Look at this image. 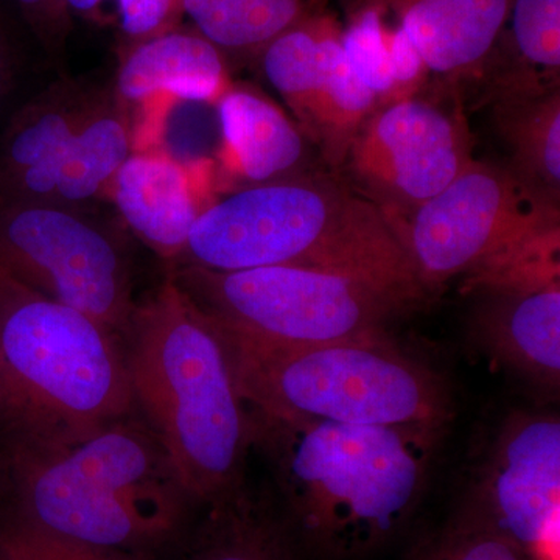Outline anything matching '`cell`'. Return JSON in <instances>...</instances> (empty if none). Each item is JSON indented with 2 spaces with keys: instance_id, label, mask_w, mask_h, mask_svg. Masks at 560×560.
Returning <instances> with one entry per match:
<instances>
[{
  "instance_id": "cell-19",
  "label": "cell",
  "mask_w": 560,
  "mask_h": 560,
  "mask_svg": "<svg viewBox=\"0 0 560 560\" xmlns=\"http://www.w3.org/2000/svg\"><path fill=\"white\" fill-rule=\"evenodd\" d=\"M103 90L62 77L27 103L0 139V187L60 149L88 119Z\"/></svg>"
},
{
  "instance_id": "cell-10",
  "label": "cell",
  "mask_w": 560,
  "mask_h": 560,
  "mask_svg": "<svg viewBox=\"0 0 560 560\" xmlns=\"http://www.w3.org/2000/svg\"><path fill=\"white\" fill-rule=\"evenodd\" d=\"M459 88L386 103L371 114L350 142L340 171L396 226L441 194L475 161ZM396 230V228H394Z\"/></svg>"
},
{
  "instance_id": "cell-32",
  "label": "cell",
  "mask_w": 560,
  "mask_h": 560,
  "mask_svg": "<svg viewBox=\"0 0 560 560\" xmlns=\"http://www.w3.org/2000/svg\"><path fill=\"white\" fill-rule=\"evenodd\" d=\"M0 560H2V558H0Z\"/></svg>"
},
{
  "instance_id": "cell-8",
  "label": "cell",
  "mask_w": 560,
  "mask_h": 560,
  "mask_svg": "<svg viewBox=\"0 0 560 560\" xmlns=\"http://www.w3.org/2000/svg\"><path fill=\"white\" fill-rule=\"evenodd\" d=\"M394 228L427 296L459 276L470 287L560 246L558 202L506 165L477 160Z\"/></svg>"
},
{
  "instance_id": "cell-20",
  "label": "cell",
  "mask_w": 560,
  "mask_h": 560,
  "mask_svg": "<svg viewBox=\"0 0 560 560\" xmlns=\"http://www.w3.org/2000/svg\"><path fill=\"white\" fill-rule=\"evenodd\" d=\"M341 49L337 25L329 18L312 14L261 50V69L268 83L304 135L319 86Z\"/></svg>"
},
{
  "instance_id": "cell-13",
  "label": "cell",
  "mask_w": 560,
  "mask_h": 560,
  "mask_svg": "<svg viewBox=\"0 0 560 560\" xmlns=\"http://www.w3.org/2000/svg\"><path fill=\"white\" fill-rule=\"evenodd\" d=\"M135 150L132 117L113 88L105 86L97 105L79 130L46 161L0 187V202H46L90 210L106 200L114 175Z\"/></svg>"
},
{
  "instance_id": "cell-27",
  "label": "cell",
  "mask_w": 560,
  "mask_h": 560,
  "mask_svg": "<svg viewBox=\"0 0 560 560\" xmlns=\"http://www.w3.org/2000/svg\"><path fill=\"white\" fill-rule=\"evenodd\" d=\"M51 54H58L68 31L69 10L62 0H14Z\"/></svg>"
},
{
  "instance_id": "cell-11",
  "label": "cell",
  "mask_w": 560,
  "mask_h": 560,
  "mask_svg": "<svg viewBox=\"0 0 560 560\" xmlns=\"http://www.w3.org/2000/svg\"><path fill=\"white\" fill-rule=\"evenodd\" d=\"M560 420L517 412L492 441L458 517L534 560H559Z\"/></svg>"
},
{
  "instance_id": "cell-24",
  "label": "cell",
  "mask_w": 560,
  "mask_h": 560,
  "mask_svg": "<svg viewBox=\"0 0 560 560\" xmlns=\"http://www.w3.org/2000/svg\"><path fill=\"white\" fill-rule=\"evenodd\" d=\"M382 14L381 7L370 2L341 32L342 50L350 68L374 92L378 108L394 101L390 31L383 22Z\"/></svg>"
},
{
  "instance_id": "cell-21",
  "label": "cell",
  "mask_w": 560,
  "mask_h": 560,
  "mask_svg": "<svg viewBox=\"0 0 560 560\" xmlns=\"http://www.w3.org/2000/svg\"><path fill=\"white\" fill-rule=\"evenodd\" d=\"M205 506V521L184 560H291L289 528L245 486Z\"/></svg>"
},
{
  "instance_id": "cell-22",
  "label": "cell",
  "mask_w": 560,
  "mask_h": 560,
  "mask_svg": "<svg viewBox=\"0 0 560 560\" xmlns=\"http://www.w3.org/2000/svg\"><path fill=\"white\" fill-rule=\"evenodd\" d=\"M183 11L221 51L257 55L313 14L311 0H183Z\"/></svg>"
},
{
  "instance_id": "cell-5",
  "label": "cell",
  "mask_w": 560,
  "mask_h": 560,
  "mask_svg": "<svg viewBox=\"0 0 560 560\" xmlns=\"http://www.w3.org/2000/svg\"><path fill=\"white\" fill-rule=\"evenodd\" d=\"M5 445L57 448L136 415L124 341L0 270Z\"/></svg>"
},
{
  "instance_id": "cell-23",
  "label": "cell",
  "mask_w": 560,
  "mask_h": 560,
  "mask_svg": "<svg viewBox=\"0 0 560 560\" xmlns=\"http://www.w3.org/2000/svg\"><path fill=\"white\" fill-rule=\"evenodd\" d=\"M512 46L517 60L489 75V97L560 88V0H512Z\"/></svg>"
},
{
  "instance_id": "cell-15",
  "label": "cell",
  "mask_w": 560,
  "mask_h": 560,
  "mask_svg": "<svg viewBox=\"0 0 560 560\" xmlns=\"http://www.w3.org/2000/svg\"><path fill=\"white\" fill-rule=\"evenodd\" d=\"M220 171L246 186L311 173L312 142L285 110L248 84H231L215 103Z\"/></svg>"
},
{
  "instance_id": "cell-26",
  "label": "cell",
  "mask_w": 560,
  "mask_h": 560,
  "mask_svg": "<svg viewBox=\"0 0 560 560\" xmlns=\"http://www.w3.org/2000/svg\"><path fill=\"white\" fill-rule=\"evenodd\" d=\"M410 560H534L499 534L456 517L420 545Z\"/></svg>"
},
{
  "instance_id": "cell-6",
  "label": "cell",
  "mask_w": 560,
  "mask_h": 560,
  "mask_svg": "<svg viewBox=\"0 0 560 560\" xmlns=\"http://www.w3.org/2000/svg\"><path fill=\"white\" fill-rule=\"evenodd\" d=\"M223 338L249 411L433 430L452 419L451 394L441 375L404 352L389 334L312 346Z\"/></svg>"
},
{
  "instance_id": "cell-31",
  "label": "cell",
  "mask_w": 560,
  "mask_h": 560,
  "mask_svg": "<svg viewBox=\"0 0 560 560\" xmlns=\"http://www.w3.org/2000/svg\"><path fill=\"white\" fill-rule=\"evenodd\" d=\"M3 485V463H2V455H0V486Z\"/></svg>"
},
{
  "instance_id": "cell-29",
  "label": "cell",
  "mask_w": 560,
  "mask_h": 560,
  "mask_svg": "<svg viewBox=\"0 0 560 560\" xmlns=\"http://www.w3.org/2000/svg\"><path fill=\"white\" fill-rule=\"evenodd\" d=\"M62 2H65L66 9L69 11L88 14L97 11L98 7L106 2V0H62Z\"/></svg>"
},
{
  "instance_id": "cell-4",
  "label": "cell",
  "mask_w": 560,
  "mask_h": 560,
  "mask_svg": "<svg viewBox=\"0 0 560 560\" xmlns=\"http://www.w3.org/2000/svg\"><path fill=\"white\" fill-rule=\"evenodd\" d=\"M0 455L16 517L103 550L135 555L164 544L195 504L164 445L136 415L61 447L5 445Z\"/></svg>"
},
{
  "instance_id": "cell-1",
  "label": "cell",
  "mask_w": 560,
  "mask_h": 560,
  "mask_svg": "<svg viewBox=\"0 0 560 560\" xmlns=\"http://www.w3.org/2000/svg\"><path fill=\"white\" fill-rule=\"evenodd\" d=\"M249 416L253 447L270 464L290 528L335 559L368 555L404 526L442 434L425 427Z\"/></svg>"
},
{
  "instance_id": "cell-25",
  "label": "cell",
  "mask_w": 560,
  "mask_h": 560,
  "mask_svg": "<svg viewBox=\"0 0 560 560\" xmlns=\"http://www.w3.org/2000/svg\"><path fill=\"white\" fill-rule=\"evenodd\" d=\"M2 560H140L131 552L103 550L55 536L11 515L0 523Z\"/></svg>"
},
{
  "instance_id": "cell-3",
  "label": "cell",
  "mask_w": 560,
  "mask_h": 560,
  "mask_svg": "<svg viewBox=\"0 0 560 560\" xmlns=\"http://www.w3.org/2000/svg\"><path fill=\"white\" fill-rule=\"evenodd\" d=\"M121 341L136 411L195 503L242 488L253 427L219 327L168 275L138 302Z\"/></svg>"
},
{
  "instance_id": "cell-12",
  "label": "cell",
  "mask_w": 560,
  "mask_h": 560,
  "mask_svg": "<svg viewBox=\"0 0 560 560\" xmlns=\"http://www.w3.org/2000/svg\"><path fill=\"white\" fill-rule=\"evenodd\" d=\"M213 162H184L161 149L132 150L110 180L113 202L132 234L175 265L191 228L215 200Z\"/></svg>"
},
{
  "instance_id": "cell-14",
  "label": "cell",
  "mask_w": 560,
  "mask_h": 560,
  "mask_svg": "<svg viewBox=\"0 0 560 560\" xmlns=\"http://www.w3.org/2000/svg\"><path fill=\"white\" fill-rule=\"evenodd\" d=\"M393 11L430 75L459 88L481 80L508 24L512 0H370Z\"/></svg>"
},
{
  "instance_id": "cell-18",
  "label": "cell",
  "mask_w": 560,
  "mask_h": 560,
  "mask_svg": "<svg viewBox=\"0 0 560 560\" xmlns=\"http://www.w3.org/2000/svg\"><path fill=\"white\" fill-rule=\"evenodd\" d=\"M512 173L552 202L560 201V88L489 97Z\"/></svg>"
},
{
  "instance_id": "cell-30",
  "label": "cell",
  "mask_w": 560,
  "mask_h": 560,
  "mask_svg": "<svg viewBox=\"0 0 560 560\" xmlns=\"http://www.w3.org/2000/svg\"><path fill=\"white\" fill-rule=\"evenodd\" d=\"M3 393H2V383H0V429H2L3 422Z\"/></svg>"
},
{
  "instance_id": "cell-16",
  "label": "cell",
  "mask_w": 560,
  "mask_h": 560,
  "mask_svg": "<svg viewBox=\"0 0 560 560\" xmlns=\"http://www.w3.org/2000/svg\"><path fill=\"white\" fill-rule=\"evenodd\" d=\"M231 84L223 51L215 44L201 33L173 28L136 43L110 88L132 117L160 98L215 106Z\"/></svg>"
},
{
  "instance_id": "cell-9",
  "label": "cell",
  "mask_w": 560,
  "mask_h": 560,
  "mask_svg": "<svg viewBox=\"0 0 560 560\" xmlns=\"http://www.w3.org/2000/svg\"><path fill=\"white\" fill-rule=\"evenodd\" d=\"M0 270L120 340L138 305L124 243L90 210L0 202Z\"/></svg>"
},
{
  "instance_id": "cell-7",
  "label": "cell",
  "mask_w": 560,
  "mask_h": 560,
  "mask_svg": "<svg viewBox=\"0 0 560 560\" xmlns=\"http://www.w3.org/2000/svg\"><path fill=\"white\" fill-rule=\"evenodd\" d=\"M172 279L224 337L312 346L388 334L411 308L396 294L340 272L301 267L213 271L172 267Z\"/></svg>"
},
{
  "instance_id": "cell-28",
  "label": "cell",
  "mask_w": 560,
  "mask_h": 560,
  "mask_svg": "<svg viewBox=\"0 0 560 560\" xmlns=\"http://www.w3.org/2000/svg\"><path fill=\"white\" fill-rule=\"evenodd\" d=\"M11 84V58L9 46L0 33V102L5 97Z\"/></svg>"
},
{
  "instance_id": "cell-2",
  "label": "cell",
  "mask_w": 560,
  "mask_h": 560,
  "mask_svg": "<svg viewBox=\"0 0 560 560\" xmlns=\"http://www.w3.org/2000/svg\"><path fill=\"white\" fill-rule=\"evenodd\" d=\"M173 267L313 268L368 280L411 307L429 298L386 213L345 178L323 172L217 197Z\"/></svg>"
},
{
  "instance_id": "cell-17",
  "label": "cell",
  "mask_w": 560,
  "mask_h": 560,
  "mask_svg": "<svg viewBox=\"0 0 560 560\" xmlns=\"http://www.w3.org/2000/svg\"><path fill=\"white\" fill-rule=\"evenodd\" d=\"M482 293L478 326L492 348L536 381L558 386L560 278Z\"/></svg>"
}]
</instances>
